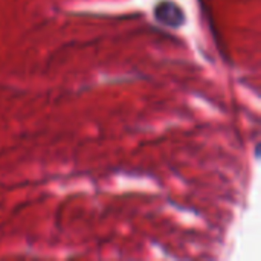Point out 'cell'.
Here are the masks:
<instances>
[{
  "label": "cell",
  "instance_id": "obj_1",
  "mask_svg": "<svg viewBox=\"0 0 261 261\" xmlns=\"http://www.w3.org/2000/svg\"><path fill=\"white\" fill-rule=\"evenodd\" d=\"M154 15L162 24H167V26H171V28H179L185 21L182 18H177V17H184V12L177 5H174L171 2L159 3V6L154 9Z\"/></svg>",
  "mask_w": 261,
  "mask_h": 261
}]
</instances>
